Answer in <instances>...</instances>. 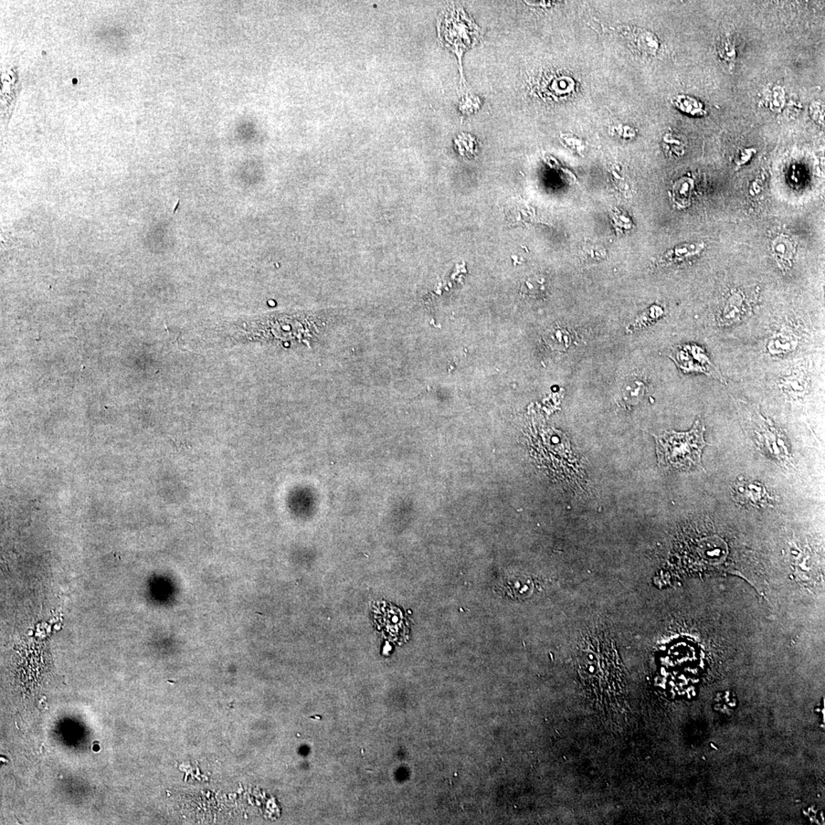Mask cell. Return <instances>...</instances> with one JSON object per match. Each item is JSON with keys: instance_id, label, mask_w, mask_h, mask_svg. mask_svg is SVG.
Masks as SVG:
<instances>
[{"instance_id": "cell-1", "label": "cell", "mask_w": 825, "mask_h": 825, "mask_svg": "<svg viewBox=\"0 0 825 825\" xmlns=\"http://www.w3.org/2000/svg\"><path fill=\"white\" fill-rule=\"evenodd\" d=\"M704 432L705 426L697 420L689 432H665L655 437L660 467L682 471L701 468L702 450L706 446Z\"/></svg>"}, {"instance_id": "cell-5", "label": "cell", "mask_w": 825, "mask_h": 825, "mask_svg": "<svg viewBox=\"0 0 825 825\" xmlns=\"http://www.w3.org/2000/svg\"><path fill=\"white\" fill-rule=\"evenodd\" d=\"M736 500L742 504L749 503L762 505L768 502V494L764 486L759 482L739 481L735 484Z\"/></svg>"}, {"instance_id": "cell-2", "label": "cell", "mask_w": 825, "mask_h": 825, "mask_svg": "<svg viewBox=\"0 0 825 825\" xmlns=\"http://www.w3.org/2000/svg\"><path fill=\"white\" fill-rule=\"evenodd\" d=\"M442 44L461 58L462 53L478 43L481 29L459 6H450L441 14L438 23Z\"/></svg>"}, {"instance_id": "cell-3", "label": "cell", "mask_w": 825, "mask_h": 825, "mask_svg": "<svg viewBox=\"0 0 825 825\" xmlns=\"http://www.w3.org/2000/svg\"><path fill=\"white\" fill-rule=\"evenodd\" d=\"M675 363L686 373H703L726 383V380L717 366L703 348L696 345L675 346L670 355Z\"/></svg>"}, {"instance_id": "cell-7", "label": "cell", "mask_w": 825, "mask_h": 825, "mask_svg": "<svg viewBox=\"0 0 825 825\" xmlns=\"http://www.w3.org/2000/svg\"><path fill=\"white\" fill-rule=\"evenodd\" d=\"M808 384L809 378L806 373L796 371L782 380L781 388L789 395L798 398L805 394Z\"/></svg>"}, {"instance_id": "cell-8", "label": "cell", "mask_w": 825, "mask_h": 825, "mask_svg": "<svg viewBox=\"0 0 825 825\" xmlns=\"http://www.w3.org/2000/svg\"><path fill=\"white\" fill-rule=\"evenodd\" d=\"M692 182L690 179L681 180L674 186L675 203L680 207H685L690 200Z\"/></svg>"}, {"instance_id": "cell-9", "label": "cell", "mask_w": 825, "mask_h": 825, "mask_svg": "<svg viewBox=\"0 0 825 825\" xmlns=\"http://www.w3.org/2000/svg\"><path fill=\"white\" fill-rule=\"evenodd\" d=\"M680 104L683 103V105L684 108H683L681 109H683V110H685L686 112H689V113H691L692 114H701L702 113H703L702 104L700 102H697V100H695L694 99H692L690 98H681V99L680 100Z\"/></svg>"}, {"instance_id": "cell-10", "label": "cell", "mask_w": 825, "mask_h": 825, "mask_svg": "<svg viewBox=\"0 0 825 825\" xmlns=\"http://www.w3.org/2000/svg\"><path fill=\"white\" fill-rule=\"evenodd\" d=\"M771 108L773 110H780L784 105V93L782 88H775L770 98Z\"/></svg>"}, {"instance_id": "cell-4", "label": "cell", "mask_w": 825, "mask_h": 825, "mask_svg": "<svg viewBox=\"0 0 825 825\" xmlns=\"http://www.w3.org/2000/svg\"><path fill=\"white\" fill-rule=\"evenodd\" d=\"M750 311L749 306L740 296H734L717 316L719 326H730L744 321Z\"/></svg>"}, {"instance_id": "cell-6", "label": "cell", "mask_w": 825, "mask_h": 825, "mask_svg": "<svg viewBox=\"0 0 825 825\" xmlns=\"http://www.w3.org/2000/svg\"><path fill=\"white\" fill-rule=\"evenodd\" d=\"M797 336L792 332L784 330L772 336L767 344V350L771 355L784 356L794 351L798 346Z\"/></svg>"}]
</instances>
